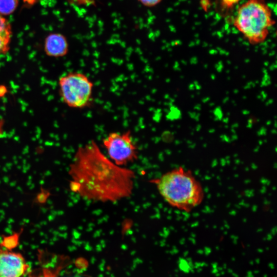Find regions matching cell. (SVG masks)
<instances>
[{
  "label": "cell",
  "mask_w": 277,
  "mask_h": 277,
  "mask_svg": "<svg viewBox=\"0 0 277 277\" xmlns=\"http://www.w3.org/2000/svg\"><path fill=\"white\" fill-rule=\"evenodd\" d=\"M68 174L71 191L90 201L115 202L133 189L134 172L115 164L94 141L76 150Z\"/></svg>",
  "instance_id": "1"
},
{
  "label": "cell",
  "mask_w": 277,
  "mask_h": 277,
  "mask_svg": "<svg viewBox=\"0 0 277 277\" xmlns=\"http://www.w3.org/2000/svg\"><path fill=\"white\" fill-rule=\"evenodd\" d=\"M153 182L164 200L179 210L190 212L204 199L201 183L191 170L183 167L166 172Z\"/></svg>",
  "instance_id": "2"
},
{
  "label": "cell",
  "mask_w": 277,
  "mask_h": 277,
  "mask_svg": "<svg viewBox=\"0 0 277 277\" xmlns=\"http://www.w3.org/2000/svg\"><path fill=\"white\" fill-rule=\"evenodd\" d=\"M233 24L251 45L263 43L275 24L265 0H247L238 8Z\"/></svg>",
  "instance_id": "3"
},
{
  "label": "cell",
  "mask_w": 277,
  "mask_h": 277,
  "mask_svg": "<svg viewBox=\"0 0 277 277\" xmlns=\"http://www.w3.org/2000/svg\"><path fill=\"white\" fill-rule=\"evenodd\" d=\"M58 86L61 97L68 107L81 109L92 104L94 84L86 74L69 72L59 78Z\"/></svg>",
  "instance_id": "4"
},
{
  "label": "cell",
  "mask_w": 277,
  "mask_h": 277,
  "mask_svg": "<svg viewBox=\"0 0 277 277\" xmlns=\"http://www.w3.org/2000/svg\"><path fill=\"white\" fill-rule=\"evenodd\" d=\"M111 160L119 166L127 165L137 159V151L129 130L113 132L103 141Z\"/></svg>",
  "instance_id": "5"
},
{
  "label": "cell",
  "mask_w": 277,
  "mask_h": 277,
  "mask_svg": "<svg viewBox=\"0 0 277 277\" xmlns=\"http://www.w3.org/2000/svg\"><path fill=\"white\" fill-rule=\"evenodd\" d=\"M29 268L21 253L0 248V277H23Z\"/></svg>",
  "instance_id": "6"
},
{
  "label": "cell",
  "mask_w": 277,
  "mask_h": 277,
  "mask_svg": "<svg viewBox=\"0 0 277 277\" xmlns=\"http://www.w3.org/2000/svg\"><path fill=\"white\" fill-rule=\"evenodd\" d=\"M44 51L47 55L53 57H61L67 54L69 44L67 38L60 33L48 34L44 43Z\"/></svg>",
  "instance_id": "7"
},
{
  "label": "cell",
  "mask_w": 277,
  "mask_h": 277,
  "mask_svg": "<svg viewBox=\"0 0 277 277\" xmlns=\"http://www.w3.org/2000/svg\"><path fill=\"white\" fill-rule=\"evenodd\" d=\"M12 35L10 22L0 14V56L8 52Z\"/></svg>",
  "instance_id": "8"
},
{
  "label": "cell",
  "mask_w": 277,
  "mask_h": 277,
  "mask_svg": "<svg viewBox=\"0 0 277 277\" xmlns=\"http://www.w3.org/2000/svg\"><path fill=\"white\" fill-rule=\"evenodd\" d=\"M18 0H0V14L2 16L12 14L17 7Z\"/></svg>",
  "instance_id": "9"
},
{
  "label": "cell",
  "mask_w": 277,
  "mask_h": 277,
  "mask_svg": "<svg viewBox=\"0 0 277 277\" xmlns=\"http://www.w3.org/2000/svg\"><path fill=\"white\" fill-rule=\"evenodd\" d=\"M51 196V192L49 190L44 187H41L35 195L33 202L35 205L38 206L45 205L47 203Z\"/></svg>",
  "instance_id": "10"
},
{
  "label": "cell",
  "mask_w": 277,
  "mask_h": 277,
  "mask_svg": "<svg viewBox=\"0 0 277 277\" xmlns=\"http://www.w3.org/2000/svg\"><path fill=\"white\" fill-rule=\"evenodd\" d=\"M20 232H14L13 234L4 237L3 242L1 244L5 245L6 247H9L8 249L11 248V246H15L17 244L18 238L21 234Z\"/></svg>",
  "instance_id": "11"
},
{
  "label": "cell",
  "mask_w": 277,
  "mask_h": 277,
  "mask_svg": "<svg viewBox=\"0 0 277 277\" xmlns=\"http://www.w3.org/2000/svg\"><path fill=\"white\" fill-rule=\"evenodd\" d=\"M241 0H220V7L222 10L231 9Z\"/></svg>",
  "instance_id": "12"
},
{
  "label": "cell",
  "mask_w": 277,
  "mask_h": 277,
  "mask_svg": "<svg viewBox=\"0 0 277 277\" xmlns=\"http://www.w3.org/2000/svg\"><path fill=\"white\" fill-rule=\"evenodd\" d=\"M179 267L180 269L188 273L190 270L192 271L193 266H191L186 260L180 258L179 259Z\"/></svg>",
  "instance_id": "13"
},
{
  "label": "cell",
  "mask_w": 277,
  "mask_h": 277,
  "mask_svg": "<svg viewBox=\"0 0 277 277\" xmlns=\"http://www.w3.org/2000/svg\"><path fill=\"white\" fill-rule=\"evenodd\" d=\"M143 5L148 7H152L156 6L159 4L162 0H138Z\"/></svg>",
  "instance_id": "14"
},
{
  "label": "cell",
  "mask_w": 277,
  "mask_h": 277,
  "mask_svg": "<svg viewBox=\"0 0 277 277\" xmlns=\"http://www.w3.org/2000/svg\"><path fill=\"white\" fill-rule=\"evenodd\" d=\"M2 130L1 126H0V137H1V135H2Z\"/></svg>",
  "instance_id": "15"
}]
</instances>
